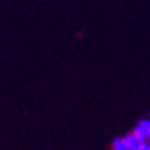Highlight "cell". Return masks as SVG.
I'll return each mask as SVG.
<instances>
[{"mask_svg":"<svg viewBox=\"0 0 150 150\" xmlns=\"http://www.w3.org/2000/svg\"><path fill=\"white\" fill-rule=\"evenodd\" d=\"M112 150H127L123 137H118L112 141Z\"/></svg>","mask_w":150,"mask_h":150,"instance_id":"cell-3","label":"cell"},{"mask_svg":"<svg viewBox=\"0 0 150 150\" xmlns=\"http://www.w3.org/2000/svg\"><path fill=\"white\" fill-rule=\"evenodd\" d=\"M123 139L126 142V147L127 150H141L143 147V145L147 142L143 138H141L139 135H137L135 133H129L123 137Z\"/></svg>","mask_w":150,"mask_h":150,"instance_id":"cell-1","label":"cell"},{"mask_svg":"<svg viewBox=\"0 0 150 150\" xmlns=\"http://www.w3.org/2000/svg\"><path fill=\"white\" fill-rule=\"evenodd\" d=\"M133 133H135L137 135H139L141 138H143L145 141L149 142V138H150V120L147 118L138 120V123H137L135 127L133 129Z\"/></svg>","mask_w":150,"mask_h":150,"instance_id":"cell-2","label":"cell"},{"mask_svg":"<svg viewBox=\"0 0 150 150\" xmlns=\"http://www.w3.org/2000/svg\"><path fill=\"white\" fill-rule=\"evenodd\" d=\"M141 150H150V145H149V142H146L145 145H143V147Z\"/></svg>","mask_w":150,"mask_h":150,"instance_id":"cell-4","label":"cell"}]
</instances>
